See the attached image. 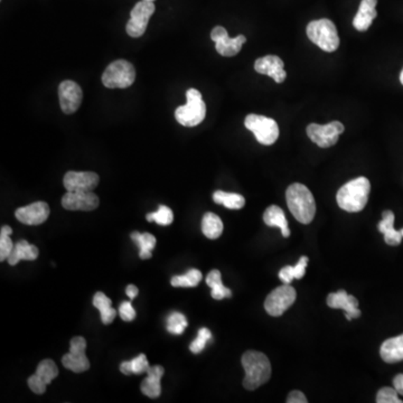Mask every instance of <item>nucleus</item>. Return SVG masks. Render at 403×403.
I'll return each mask as SVG.
<instances>
[{
    "label": "nucleus",
    "instance_id": "1",
    "mask_svg": "<svg viewBox=\"0 0 403 403\" xmlns=\"http://www.w3.org/2000/svg\"><path fill=\"white\" fill-rule=\"evenodd\" d=\"M241 363L245 372L243 380V387L245 389L253 391L269 381L271 364L267 356L261 352L247 350L242 356Z\"/></svg>",
    "mask_w": 403,
    "mask_h": 403
},
{
    "label": "nucleus",
    "instance_id": "2",
    "mask_svg": "<svg viewBox=\"0 0 403 403\" xmlns=\"http://www.w3.org/2000/svg\"><path fill=\"white\" fill-rule=\"evenodd\" d=\"M287 205L298 222L309 224L316 214V203L312 192L303 184H292L286 192Z\"/></svg>",
    "mask_w": 403,
    "mask_h": 403
},
{
    "label": "nucleus",
    "instance_id": "3",
    "mask_svg": "<svg viewBox=\"0 0 403 403\" xmlns=\"http://www.w3.org/2000/svg\"><path fill=\"white\" fill-rule=\"evenodd\" d=\"M370 191V181L367 177L355 178L339 189L337 204L341 209L350 213L361 212L367 206Z\"/></svg>",
    "mask_w": 403,
    "mask_h": 403
},
{
    "label": "nucleus",
    "instance_id": "4",
    "mask_svg": "<svg viewBox=\"0 0 403 403\" xmlns=\"http://www.w3.org/2000/svg\"><path fill=\"white\" fill-rule=\"evenodd\" d=\"M187 103L178 107L175 110V118L178 123L184 127H195L203 123L206 116V106L200 92L189 89L186 92Z\"/></svg>",
    "mask_w": 403,
    "mask_h": 403
},
{
    "label": "nucleus",
    "instance_id": "5",
    "mask_svg": "<svg viewBox=\"0 0 403 403\" xmlns=\"http://www.w3.org/2000/svg\"><path fill=\"white\" fill-rule=\"evenodd\" d=\"M307 36L325 52H335L339 46L336 26L332 20H313L307 26Z\"/></svg>",
    "mask_w": 403,
    "mask_h": 403
},
{
    "label": "nucleus",
    "instance_id": "6",
    "mask_svg": "<svg viewBox=\"0 0 403 403\" xmlns=\"http://www.w3.org/2000/svg\"><path fill=\"white\" fill-rule=\"evenodd\" d=\"M136 70L134 65L125 60L112 62L102 74L103 86L109 89H125L134 84Z\"/></svg>",
    "mask_w": 403,
    "mask_h": 403
},
{
    "label": "nucleus",
    "instance_id": "7",
    "mask_svg": "<svg viewBox=\"0 0 403 403\" xmlns=\"http://www.w3.org/2000/svg\"><path fill=\"white\" fill-rule=\"evenodd\" d=\"M245 125L247 130L252 131L256 139L261 145H273L278 139V123L271 118L259 114H249L245 118Z\"/></svg>",
    "mask_w": 403,
    "mask_h": 403
},
{
    "label": "nucleus",
    "instance_id": "8",
    "mask_svg": "<svg viewBox=\"0 0 403 403\" xmlns=\"http://www.w3.org/2000/svg\"><path fill=\"white\" fill-rule=\"evenodd\" d=\"M296 297H297V292L295 288L289 285L284 284L270 292L264 301V309L270 316L279 317L294 305Z\"/></svg>",
    "mask_w": 403,
    "mask_h": 403
},
{
    "label": "nucleus",
    "instance_id": "9",
    "mask_svg": "<svg viewBox=\"0 0 403 403\" xmlns=\"http://www.w3.org/2000/svg\"><path fill=\"white\" fill-rule=\"evenodd\" d=\"M344 129V125L339 121H332L327 125L310 123L307 127V136L320 148H329L339 142V136Z\"/></svg>",
    "mask_w": 403,
    "mask_h": 403
},
{
    "label": "nucleus",
    "instance_id": "10",
    "mask_svg": "<svg viewBox=\"0 0 403 403\" xmlns=\"http://www.w3.org/2000/svg\"><path fill=\"white\" fill-rule=\"evenodd\" d=\"M153 13H155V5L151 1L142 0L139 3H137L131 11L130 20L125 26V31L129 36L134 39L142 36Z\"/></svg>",
    "mask_w": 403,
    "mask_h": 403
},
{
    "label": "nucleus",
    "instance_id": "11",
    "mask_svg": "<svg viewBox=\"0 0 403 403\" xmlns=\"http://www.w3.org/2000/svg\"><path fill=\"white\" fill-rule=\"evenodd\" d=\"M86 341L81 336L73 337L70 343V352L62 357V363L67 370L82 373L90 369V361L86 355Z\"/></svg>",
    "mask_w": 403,
    "mask_h": 403
},
{
    "label": "nucleus",
    "instance_id": "12",
    "mask_svg": "<svg viewBox=\"0 0 403 403\" xmlns=\"http://www.w3.org/2000/svg\"><path fill=\"white\" fill-rule=\"evenodd\" d=\"M211 39L213 42H215L217 53L222 56H226V57L237 55L241 50L242 45L247 42V39L243 35H239V36L231 39L228 36L226 28L222 27V26H217V27L213 28Z\"/></svg>",
    "mask_w": 403,
    "mask_h": 403
},
{
    "label": "nucleus",
    "instance_id": "13",
    "mask_svg": "<svg viewBox=\"0 0 403 403\" xmlns=\"http://www.w3.org/2000/svg\"><path fill=\"white\" fill-rule=\"evenodd\" d=\"M100 182L93 172H67L63 184L67 192H93Z\"/></svg>",
    "mask_w": 403,
    "mask_h": 403
},
{
    "label": "nucleus",
    "instance_id": "14",
    "mask_svg": "<svg viewBox=\"0 0 403 403\" xmlns=\"http://www.w3.org/2000/svg\"><path fill=\"white\" fill-rule=\"evenodd\" d=\"M60 104L62 110L67 114L78 111L82 103L83 92L80 86L73 81H63L59 86Z\"/></svg>",
    "mask_w": 403,
    "mask_h": 403
},
{
    "label": "nucleus",
    "instance_id": "15",
    "mask_svg": "<svg viewBox=\"0 0 403 403\" xmlns=\"http://www.w3.org/2000/svg\"><path fill=\"white\" fill-rule=\"evenodd\" d=\"M100 200L93 192H67L62 206L67 211H95Z\"/></svg>",
    "mask_w": 403,
    "mask_h": 403
},
{
    "label": "nucleus",
    "instance_id": "16",
    "mask_svg": "<svg viewBox=\"0 0 403 403\" xmlns=\"http://www.w3.org/2000/svg\"><path fill=\"white\" fill-rule=\"evenodd\" d=\"M50 206L45 202H35L29 205L20 207L15 213L17 220L26 226H39L50 217Z\"/></svg>",
    "mask_w": 403,
    "mask_h": 403
},
{
    "label": "nucleus",
    "instance_id": "17",
    "mask_svg": "<svg viewBox=\"0 0 403 403\" xmlns=\"http://www.w3.org/2000/svg\"><path fill=\"white\" fill-rule=\"evenodd\" d=\"M327 305L333 309H343L348 320L361 316L359 301L354 296L348 295V292L345 290L329 294L327 297Z\"/></svg>",
    "mask_w": 403,
    "mask_h": 403
},
{
    "label": "nucleus",
    "instance_id": "18",
    "mask_svg": "<svg viewBox=\"0 0 403 403\" xmlns=\"http://www.w3.org/2000/svg\"><path fill=\"white\" fill-rule=\"evenodd\" d=\"M284 67V61L275 55L264 56L254 63L257 72L273 78L277 83H282L286 80L287 73Z\"/></svg>",
    "mask_w": 403,
    "mask_h": 403
},
{
    "label": "nucleus",
    "instance_id": "19",
    "mask_svg": "<svg viewBox=\"0 0 403 403\" xmlns=\"http://www.w3.org/2000/svg\"><path fill=\"white\" fill-rule=\"evenodd\" d=\"M376 4H378V0H362L359 11L353 20V26L355 29L360 32L369 29L373 20L378 16L376 9Z\"/></svg>",
    "mask_w": 403,
    "mask_h": 403
},
{
    "label": "nucleus",
    "instance_id": "20",
    "mask_svg": "<svg viewBox=\"0 0 403 403\" xmlns=\"http://www.w3.org/2000/svg\"><path fill=\"white\" fill-rule=\"evenodd\" d=\"M164 367L160 365H155L148 369L147 378L142 381V392L147 395L148 398H158L161 393V378L164 376Z\"/></svg>",
    "mask_w": 403,
    "mask_h": 403
},
{
    "label": "nucleus",
    "instance_id": "21",
    "mask_svg": "<svg viewBox=\"0 0 403 403\" xmlns=\"http://www.w3.org/2000/svg\"><path fill=\"white\" fill-rule=\"evenodd\" d=\"M378 231L384 234V241L389 245H399L402 234L395 228V214L392 211H384L381 222L378 223Z\"/></svg>",
    "mask_w": 403,
    "mask_h": 403
},
{
    "label": "nucleus",
    "instance_id": "22",
    "mask_svg": "<svg viewBox=\"0 0 403 403\" xmlns=\"http://www.w3.org/2000/svg\"><path fill=\"white\" fill-rule=\"evenodd\" d=\"M380 355L387 363H398L403 361V334L389 339L381 345Z\"/></svg>",
    "mask_w": 403,
    "mask_h": 403
},
{
    "label": "nucleus",
    "instance_id": "23",
    "mask_svg": "<svg viewBox=\"0 0 403 403\" xmlns=\"http://www.w3.org/2000/svg\"><path fill=\"white\" fill-rule=\"evenodd\" d=\"M264 221L270 228H279L284 238H289L290 228L284 211L277 205H271L264 211Z\"/></svg>",
    "mask_w": 403,
    "mask_h": 403
},
{
    "label": "nucleus",
    "instance_id": "24",
    "mask_svg": "<svg viewBox=\"0 0 403 403\" xmlns=\"http://www.w3.org/2000/svg\"><path fill=\"white\" fill-rule=\"evenodd\" d=\"M39 254V251L37 247L29 245L26 240H22L14 245V249L11 251L7 261L11 266H16L20 260H35Z\"/></svg>",
    "mask_w": 403,
    "mask_h": 403
},
{
    "label": "nucleus",
    "instance_id": "25",
    "mask_svg": "<svg viewBox=\"0 0 403 403\" xmlns=\"http://www.w3.org/2000/svg\"><path fill=\"white\" fill-rule=\"evenodd\" d=\"M93 306L99 309L101 315V322L104 325H109L114 322L117 316V310L111 306L110 298L107 297L103 292H97L93 297Z\"/></svg>",
    "mask_w": 403,
    "mask_h": 403
},
{
    "label": "nucleus",
    "instance_id": "26",
    "mask_svg": "<svg viewBox=\"0 0 403 403\" xmlns=\"http://www.w3.org/2000/svg\"><path fill=\"white\" fill-rule=\"evenodd\" d=\"M206 284H207V286L211 287V295L212 297L214 298L215 301H221V299L230 298L232 296L231 290L223 285L222 275H221L219 270L210 271L209 275L206 277Z\"/></svg>",
    "mask_w": 403,
    "mask_h": 403
},
{
    "label": "nucleus",
    "instance_id": "27",
    "mask_svg": "<svg viewBox=\"0 0 403 403\" xmlns=\"http://www.w3.org/2000/svg\"><path fill=\"white\" fill-rule=\"evenodd\" d=\"M202 232L207 239L215 240L223 233V222L214 213L207 212L202 220Z\"/></svg>",
    "mask_w": 403,
    "mask_h": 403
},
{
    "label": "nucleus",
    "instance_id": "28",
    "mask_svg": "<svg viewBox=\"0 0 403 403\" xmlns=\"http://www.w3.org/2000/svg\"><path fill=\"white\" fill-rule=\"evenodd\" d=\"M131 239L139 247V257L142 260L145 259H151V251L156 247V238L153 237L151 233H139V232H134L131 234Z\"/></svg>",
    "mask_w": 403,
    "mask_h": 403
},
{
    "label": "nucleus",
    "instance_id": "29",
    "mask_svg": "<svg viewBox=\"0 0 403 403\" xmlns=\"http://www.w3.org/2000/svg\"><path fill=\"white\" fill-rule=\"evenodd\" d=\"M213 200L217 204H222L226 209L240 210L245 206V198L237 193H226L217 191L213 194Z\"/></svg>",
    "mask_w": 403,
    "mask_h": 403
},
{
    "label": "nucleus",
    "instance_id": "30",
    "mask_svg": "<svg viewBox=\"0 0 403 403\" xmlns=\"http://www.w3.org/2000/svg\"><path fill=\"white\" fill-rule=\"evenodd\" d=\"M202 273L198 269H191L185 275L172 277L170 284L172 287H196L202 280Z\"/></svg>",
    "mask_w": 403,
    "mask_h": 403
},
{
    "label": "nucleus",
    "instance_id": "31",
    "mask_svg": "<svg viewBox=\"0 0 403 403\" xmlns=\"http://www.w3.org/2000/svg\"><path fill=\"white\" fill-rule=\"evenodd\" d=\"M36 374L45 383L50 384L56 376H59V367L52 360H44L37 367Z\"/></svg>",
    "mask_w": 403,
    "mask_h": 403
},
{
    "label": "nucleus",
    "instance_id": "32",
    "mask_svg": "<svg viewBox=\"0 0 403 403\" xmlns=\"http://www.w3.org/2000/svg\"><path fill=\"white\" fill-rule=\"evenodd\" d=\"M189 325L186 317L181 313L174 312L167 318V331L172 335H182Z\"/></svg>",
    "mask_w": 403,
    "mask_h": 403
},
{
    "label": "nucleus",
    "instance_id": "33",
    "mask_svg": "<svg viewBox=\"0 0 403 403\" xmlns=\"http://www.w3.org/2000/svg\"><path fill=\"white\" fill-rule=\"evenodd\" d=\"M13 233L11 226H5L0 231V260L5 261L11 256L14 249V243L11 241V234Z\"/></svg>",
    "mask_w": 403,
    "mask_h": 403
},
{
    "label": "nucleus",
    "instance_id": "34",
    "mask_svg": "<svg viewBox=\"0 0 403 403\" xmlns=\"http://www.w3.org/2000/svg\"><path fill=\"white\" fill-rule=\"evenodd\" d=\"M148 222L155 221L159 226H170L174 220V214L168 206L159 205L158 210L153 213H149L146 217Z\"/></svg>",
    "mask_w": 403,
    "mask_h": 403
},
{
    "label": "nucleus",
    "instance_id": "35",
    "mask_svg": "<svg viewBox=\"0 0 403 403\" xmlns=\"http://www.w3.org/2000/svg\"><path fill=\"white\" fill-rule=\"evenodd\" d=\"M212 333L206 327L200 328L198 331V337L189 345V350L194 354H198L205 348L206 343L211 341Z\"/></svg>",
    "mask_w": 403,
    "mask_h": 403
},
{
    "label": "nucleus",
    "instance_id": "36",
    "mask_svg": "<svg viewBox=\"0 0 403 403\" xmlns=\"http://www.w3.org/2000/svg\"><path fill=\"white\" fill-rule=\"evenodd\" d=\"M399 393L397 390L392 388H382L378 390V395H376V402L378 403H402L398 397Z\"/></svg>",
    "mask_w": 403,
    "mask_h": 403
},
{
    "label": "nucleus",
    "instance_id": "37",
    "mask_svg": "<svg viewBox=\"0 0 403 403\" xmlns=\"http://www.w3.org/2000/svg\"><path fill=\"white\" fill-rule=\"evenodd\" d=\"M131 369H132V374H142V373H147L149 369V363H148L147 357L145 354H139L136 356L135 359L131 360Z\"/></svg>",
    "mask_w": 403,
    "mask_h": 403
},
{
    "label": "nucleus",
    "instance_id": "38",
    "mask_svg": "<svg viewBox=\"0 0 403 403\" xmlns=\"http://www.w3.org/2000/svg\"><path fill=\"white\" fill-rule=\"evenodd\" d=\"M48 384L45 383L42 378L37 376L36 373L28 378V387L36 395H43L46 391Z\"/></svg>",
    "mask_w": 403,
    "mask_h": 403
},
{
    "label": "nucleus",
    "instance_id": "39",
    "mask_svg": "<svg viewBox=\"0 0 403 403\" xmlns=\"http://www.w3.org/2000/svg\"><path fill=\"white\" fill-rule=\"evenodd\" d=\"M120 317L125 322H132L136 318V310L131 305V301H123L119 307Z\"/></svg>",
    "mask_w": 403,
    "mask_h": 403
},
{
    "label": "nucleus",
    "instance_id": "40",
    "mask_svg": "<svg viewBox=\"0 0 403 403\" xmlns=\"http://www.w3.org/2000/svg\"><path fill=\"white\" fill-rule=\"evenodd\" d=\"M307 264H308V258L307 257H301L296 266H294V267L292 266V275H294L295 279L303 278V275L306 273Z\"/></svg>",
    "mask_w": 403,
    "mask_h": 403
},
{
    "label": "nucleus",
    "instance_id": "41",
    "mask_svg": "<svg viewBox=\"0 0 403 403\" xmlns=\"http://www.w3.org/2000/svg\"><path fill=\"white\" fill-rule=\"evenodd\" d=\"M287 402L288 403H307L308 400H307L306 395H303L301 391H292L288 395V398H287Z\"/></svg>",
    "mask_w": 403,
    "mask_h": 403
},
{
    "label": "nucleus",
    "instance_id": "42",
    "mask_svg": "<svg viewBox=\"0 0 403 403\" xmlns=\"http://www.w3.org/2000/svg\"><path fill=\"white\" fill-rule=\"evenodd\" d=\"M393 385L399 395H403V374H398L393 378Z\"/></svg>",
    "mask_w": 403,
    "mask_h": 403
},
{
    "label": "nucleus",
    "instance_id": "43",
    "mask_svg": "<svg viewBox=\"0 0 403 403\" xmlns=\"http://www.w3.org/2000/svg\"><path fill=\"white\" fill-rule=\"evenodd\" d=\"M125 294L130 298V301H132L139 294V290L135 285H129V286H127V289H125Z\"/></svg>",
    "mask_w": 403,
    "mask_h": 403
},
{
    "label": "nucleus",
    "instance_id": "44",
    "mask_svg": "<svg viewBox=\"0 0 403 403\" xmlns=\"http://www.w3.org/2000/svg\"><path fill=\"white\" fill-rule=\"evenodd\" d=\"M120 371H121L125 376H130V374H132L130 361L123 362V363L120 364Z\"/></svg>",
    "mask_w": 403,
    "mask_h": 403
},
{
    "label": "nucleus",
    "instance_id": "45",
    "mask_svg": "<svg viewBox=\"0 0 403 403\" xmlns=\"http://www.w3.org/2000/svg\"><path fill=\"white\" fill-rule=\"evenodd\" d=\"M400 82L401 83H402L403 86V70L401 71V74H400Z\"/></svg>",
    "mask_w": 403,
    "mask_h": 403
},
{
    "label": "nucleus",
    "instance_id": "46",
    "mask_svg": "<svg viewBox=\"0 0 403 403\" xmlns=\"http://www.w3.org/2000/svg\"><path fill=\"white\" fill-rule=\"evenodd\" d=\"M400 232H401V234H402V238H403V228H401Z\"/></svg>",
    "mask_w": 403,
    "mask_h": 403
},
{
    "label": "nucleus",
    "instance_id": "47",
    "mask_svg": "<svg viewBox=\"0 0 403 403\" xmlns=\"http://www.w3.org/2000/svg\"><path fill=\"white\" fill-rule=\"evenodd\" d=\"M146 1H151V3H153V1H155V0H146Z\"/></svg>",
    "mask_w": 403,
    "mask_h": 403
}]
</instances>
